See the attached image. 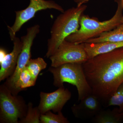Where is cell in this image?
<instances>
[{"label": "cell", "mask_w": 123, "mask_h": 123, "mask_svg": "<svg viewBox=\"0 0 123 123\" xmlns=\"http://www.w3.org/2000/svg\"><path fill=\"white\" fill-rule=\"evenodd\" d=\"M82 65L92 93L105 105L123 82V47L98 55Z\"/></svg>", "instance_id": "obj_1"}, {"label": "cell", "mask_w": 123, "mask_h": 123, "mask_svg": "<svg viewBox=\"0 0 123 123\" xmlns=\"http://www.w3.org/2000/svg\"><path fill=\"white\" fill-rule=\"evenodd\" d=\"M87 7L83 4L72 7L57 16L51 28L46 57L49 58L51 56L67 37L79 29L80 19Z\"/></svg>", "instance_id": "obj_2"}, {"label": "cell", "mask_w": 123, "mask_h": 123, "mask_svg": "<svg viewBox=\"0 0 123 123\" xmlns=\"http://www.w3.org/2000/svg\"><path fill=\"white\" fill-rule=\"evenodd\" d=\"M115 1L117 4V8L111 18L101 22L97 18H91L83 14L80 19L79 29L65 40L72 43H82L88 40L97 37L103 33L111 30L122 24L123 5L122 0H115Z\"/></svg>", "instance_id": "obj_3"}, {"label": "cell", "mask_w": 123, "mask_h": 123, "mask_svg": "<svg viewBox=\"0 0 123 123\" xmlns=\"http://www.w3.org/2000/svg\"><path fill=\"white\" fill-rule=\"evenodd\" d=\"M53 77V85L59 88L63 84L69 83L76 87L79 101L92 93L82 64L69 63L56 67L51 66L48 69Z\"/></svg>", "instance_id": "obj_4"}, {"label": "cell", "mask_w": 123, "mask_h": 123, "mask_svg": "<svg viewBox=\"0 0 123 123\" xmlns=\"http://www.w3.org/2000/svg\"><path fill=\"white\" fill-rule=\"evenodd\" d=\"M28 109L23 98L13 95L4 84L0 86V123H18Z\"/></svg>", "instance_id": "obj_5"}, {"label": "cell", "mask_w": 123, "mask_h": 123, "mask_svg": "<svg viewBox=\"0 0 123 123\" xmlns=\"http://www.w3.org/2000/svg\"><path fill=\"white\" fill-rule=\"evenodd\" d=\"M47 9H53L61 12L63 8L53 0H30V3L26 8L15 11V21L12 26H8L10 37L12 41L16 37V33L19 31L25 23L34 17L38 11Z\"/></svg>", "instance_id": "obj_6"}, {"label": "cell", "mask_w": 123, "mask_h": 123, "mask_svg": "<svg viewBox=\"0 0 123 123\" xmlns=\"http://www.w3.org/2000/svg\"><path fill=\"white\" fill-rule=\"evenodd\" d=\"M51 67H56L69 63L83 64L88 60L82 43L68 42L66 40L49 57Z\"/></svg>", "instance_id": "obj_7"}, {"label": "cell", "mask_w": 123, "mask_h": 123, "mask_svg": "<svg viewBox=\"0 0 123 123\" xmlns=\"http://www.w3.org/2000/svg\"><path fill=\"white\" fill-rule=\"evenodd\" d=\"M40 26L36 24L27 29L26 34L21 37L23 43L21 52L19 55L17 64L13 74L7 78L4 83L10 91L12 90L15 82L17 80L20 73L26 67L31 59V50L33 42L40 31Z\"/></svg>", "instance_id": "obj_8"}, {"label": "cell", "mask_w": 123, "mask_h": 123, "mask_svg": "<svg viewBox=\"0 0 123 123\" xmlns=\"http://www.w3.org/2000/svg\"><path fill=\"white\" fill-rule=\"evenodd\" d=\"M71 96L70 91L64 87L59 88L57 90L51 93L41 92L38 107L41 114L51 111L58 113L61 111Z\"/></svg>", "instance_id": "obj_9"}, {"label": "cell", "mask_w": 123, "mask_h": 123, "mask_svg": "<svg viewBox=\"0 0 123 123\" xmlns=\"http://www.w3.org/2000/svg\"><path fill=\"white\" fill-rule=\"evenodd\" d=\"M79 101V104H74L71 107L73 114L77 118L92 119L102 110L103 103L93 93Z\"/></svg>", "instance_id": "obj_10"}, {"label": "cell", "mask_w": 123, "mask_h": 123, "mask_svg": "<svg viewBox=\"0 0 123 123\" xmlns=\"http://www.w3.org/2000/svg\"><path fill=\"white\" fill-rule=\"evenodd\" d=\"M13 49L8 53L0 64V81L7 79L13 74L15 71L19 55L21 52L23 43L21 39L15 37L12 40Z\"/></svg>", "instance_id": "obj_11"}, {"label": "cell", "mask_w": 123, "mask_h": 123, "mask_svg": "<svg viewBox=\"0 0 123 123\" xmlns=\"http://www.w3.org/2000/svg\"><path fill=\"white\" fill-rule=\"evenodd\" d=\"M83 43L88 60L98 55L107 53L117 49L123 47V42Z\"/></svg>", "instance_id": "obj_12"}, {"label": "cell", "mask_w": 123, "mask_h": 123, "mask_svg": "<svg viewBox=\"0 0 123 123\" xmlns=\"http://www.w3.org/2000/svg\"><path fill=\"white\" fill-rule=\"evenodd\" d=\"M92 119L96 123H120L123 121V111L120 112L119 108L113 110H102Z\"/></svg>", "instance_id": "obj_13"}, {"label": "cell", "mask_w": 123, "mask_h": 123, "mask_svg": "<svg viewBox=\"0 0 123 123\" xmlns=\"http://www.w3.org/2000/svg\"><path fill=\"white\" fill-rule=\"evenodd\" d=\"M106 42H123V24H120L111 30L103 33L97 37L88 40L84 43H97Z\"/></svg>", "instance_id": "obj_14"}, {"label": "cell", "mask_w": 123, "mask_h": 123, "mask_svg": "<svg viewBox=\"0 0 123 123\" xmlns=\"http://www.w3.org/2000/svg\"><path fill=\"white\" fill-rule=\"evenodd\" d=\"M36 81L26 67L21 72L11 92L12 94L17 95L20 91L35 85Z\"/></svg>", "instance_id": "obj_15"}, {"label": "cell", "mask_w": 123, "mask_h": 123, "mask_svg": "<svg viewBox=\"0 0 123 123\" xmlns=\"http://www.w3.org/2000/svg\"><path fill=\"white\" fill-rule=\"evenodd\" d=\"M47 65L44 59L39 57L35 59H31L27 64L26 68L29 70L33 79L36 81L39 73L46 68Z\"/></svg>", "instance_id": "obj_16"}, {"label": "cell", "mask_w": 123, "mask_h": 123, "mask_svg": "<svg viewBox=\"0 0 123 123\" xmlns=\"http://www.w3.org/2000/svg\"><path fill=\"white\" fill-rule=\"evenodd\" d=\"M28 109L26 116L18 122V123H41V114L38 107H33L31 103H28Z\"/></svg>", "instance_id": "obj_17"}, {"label": "cell", "mask_w": 123, "mask_h": 123, "mask_svg": "<svg viewBox=\"0 0 123 123\" xmlns=\"http://www.w3.org/2000/svg\"><path fill=\"white\" fill-rule=\"evenodd\" d=\"M115 106H118L120 111L123 112V82L108 100L105 107L107 108Z\"/></svg>", "instance_id": "obj_18"}, {"label": "cell", "mask_w": 123, "mask_h": 123, "mask_svg": "<svg viewBox=\"0 0 123 123\" xmlns=\"http://www.w3.org/2000/svg\"><path fill=\"white\" fill-rule=\"evenodd\" d=\"M41 123H69L68 119L65 117L62 111L57 114H53L51 111L42 114L40 117Z\"/></svg>", "instance_id": "obj_19"}, {"label": "cell", "mask_w": 123, "mask_h": 123, "mask_svg": "<svg viewBox=\"0 0 123 123\" xmlns=\"http://www.w3.org/2000/svg\"><path fill=\"white\" fill-rule=\"evenodd\" d=\"M8 54L6 52V51L4 49L2 48H0V63L4 60L6 55Z\"/></svg>", "instance_id": "obj_20"}, {"label": "cell", "mask_w": 123, "mask_h": 123, "mask_svg": "<svg viewBox=\"0 0 123 123\" xmlns=\"http://www.w3.org/2000/svg\"><path fill=\"white\" fill-rule=\"evenodd\" d=\"M89 0H74L75 3H76L77 6H80L88 2Z\"/></svg>", "instance_id": "obj_21"}, {"label": "cell", "mask_w": 123, "mask_h": 123, "mask_svg": "<svg viewBox=\"0 0 123 123\" xmlns=\"http://www.w3.org/2000/svg\"><path fill=\"white\" fill-rule=\"evenodd\" d=\"M122 3H123V0H122ZM122 24H123V20H122Z\"/></svg>", "instance_id": "obj_22"}]
</instances>
